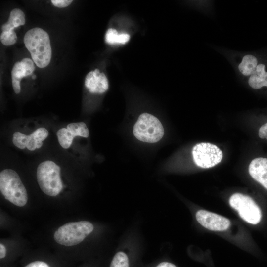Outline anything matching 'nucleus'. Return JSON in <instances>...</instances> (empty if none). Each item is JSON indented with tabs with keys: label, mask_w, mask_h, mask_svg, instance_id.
Masks as SVG:
<instances>
[{
	"label": "nucleus",
	"mask_w": 267,
	"mask_h": 267,
	"mask_svg": "<svg viewBox=\"0 0 267 267\" xmlns=\"http://www.w3.org/2000/svg\"><path fill=\"white\" fill-rule=\"evenodd\" d=\"M24 43L38 67L43 68L49 64L52 52L49 37L46 31L37 27L30 29L25 34Z\"/></svg>",
	"instance_id": "1"
},
{
	"label": "nucleus",
	"mask_w": 267,
	"mask_h": 267,
	"mask_svg": "<svg viewBox=\"0 0 267 267\" xmlns=\"http://www.w3.org/2000/svg\"><path fill=\"white\" fill-rule=\"evenodd\" d=\"M36 76L35 75H34L32 76V79H36Z\"/></svg>",
	"instance_id": "27"
},
{
	"label": "nucleus",
	"mask_w": 267,
	"mask_h": 267,
	"mask_svg": "<svg viewBox=\"0 0 267 267\" xmlns=\"http://www.w3.org/2000/svg\"><path fill=\"white\" fill-rule=\"evenodd\" d=\"M248 84L254 89H259L264 86L267 87V72L265 70V65L264 64L257 65L254 72L249 78Z\"/></svg>",
	"instance_id": "12"
},
{
	"label": "nucleus",
	"mask_w": 267,
	"mask_h": 267,
	"mask_svg": "<svg viewBox=\"0 0 267 267\" xmlns=\"http://www.w3.org/2000/svg\"><path fill=\"white\" fill-rule=\"evenodd\" d=\"M75 137L79 136L87 138L89 136V131L86 124L83 122L71 123L66 128Z\"/></svg>",
	"instance_id": "17"
},
{
	"label": "nucleus",
	"mask_w": 267,
	"mask_h": 267,
	"mask_svg": "<svg viewBox=\"0 0 267 267\" xmlns=\"http://www.w3.org/2000/svg\"><path fill=\"white\" fill-rule=\"evenodd\" d=\"M196 218L203 227L212 231H224L230 226V221L227 218L204 210L197 211Z\"/></svg>",
	"instance_id": "9"
},
{
	"label": "nucleus",
	"mask_w": 267,
	"mask_h": 267,
	"mask_svg": "<svg viewBox=\"0 0 267 267\" xmlns=\"http://www.w3.org/2000/svg\"><path fill=\"white\" fill-rule=\"evenodd\" d=\"M25 15L20 9L15 8L10 13L8 20L2 25V31L14 30V29L23 25L25 23Z\"/></svg>",
	"instance_id": "13"
},
{
	"label": "nucleus",
	"mask_w": 267,
	"mask_h": 267,
	"mask_svg": "<svg viewBox=\"0 0 267 267\" xmlns=\"http://www.w3.org/2000/svg\"><path fill=\"white\" fill-rule=\"evenodd\" d=\"M258 65V60L255 56L247 54L243 56L238 65V69L242 75L248 76L254 72Z\"/></svg>",
	"instance_id": "14"
},
{
	"label": "nucleus",
	"mask_w": 267,
	"mask_h": 267,
	"mask_svg": "<svg viewBox=\"0 0 267 267\" xmlns=\"http://www.w3.org/2000/svg\"><path fill=\"white\" fill-rule=\"evenodd\" d=\"M0 190L5 199L16 206L23 207L27 202L26 188L13 170L6 169L0 172Z\"/></svg>",
	"instance_id": "2"
},
{
	"label": "nucleus",
	"mask_w": 267,
	"mask_h": 267,
	"mask_svg": "<svg viewBox=\"0 0 267 267\" xmlns=\"http://www.w3.org/2000/svg\"><path fill=\"white\" fill-rule=\"evenodd\" d=\"M24 77L25 73L20 62H16L11 71V77L12 87L16 94L20 92V81Z\"/></svg>",
	"instance_id": "15"
},
{
	"label": "nucleus",
	"mask_w": 267,
	"mask_h": 267,
	"mask_svg": "<svg viewBox=\"0 0 267 267\" xmlns=\"http://www.w3.org/2000/svg\"><path fill=\"white\" fill-rule=\"evenodd\" d=\"M0 41L2 44L8 46L14 44L17 37L14 30L2 31L0 36Z\"/></svg>",
	"instance_id": "20"
},
{
	"label": "nucleus",
	"mask_w": 267,
	"mask_h": 267,
	"mask_svg": "<svg viewBox=\"0 0 267 267\" xmlns=\"http://www.w3.org/2000/svg\"><path fill=\"white\" fill-rule=\"evenodd\" d=\"M21 65L25 71L26 76L31 75L35 70L33 61L28 58H24L21 61Z\"/></svg>",
	"instance_id": "21"
},
{
	"label": "nucleus",
	"mask_w": 267,
	"mask_h": 267,
	"mask_svg": "<svg viewBox=\"0 0 267 267\" xmlns=\"http://www.w3.org/2000/svg\"><path fill=\"white\" fill-rule=\"evenodd\" d=\"M105 39V42L109 44H125L130 40V35L126 33L119 34L115 29L109 28L106 33Z\"/></svg>",
	"instance_id": "16"
},
{
	"label": "nucleus",
	"mask_w": 267,
	"mask_h": 267,
	"mask_svg": "<svg viewBox=\"0 0 267 267\" xmlns=\"http://www.w3.org/2000/svg\"><path fill=\"white\" fill-rule=\"evenodd\" d=\"M258 134L260 138L267 140V122L260 127Z\"/></svg>",
	"instance_id": "24"
},
{
	"label": "nucleus",
	"mask_w": 267,
	"mask_h": 267,
	"mask_svg": "<svg viewBox=\"0 0 267 267\" xmlns=\"http://www.w3.org/2000/svg\"><path fill=\"white\" fill-rule=\"evenodd\" d=\"M93 224L87 221L66 223L55 232L54 239L58 244L71 246L81 243L93 230Z\"/></svg>",
	"instance_id": "4"
},
{
	"label": "nucleus",
	"mask_w": 267,
	"mask_h": 267,
	"mask_svg": "<svg viewBox=\"0 0 267 267\" xmlns=\"http://www.w3.org/2000/svg\"><path fill=\"white\" fill-rule=\"evenodd\" d=\"M133 134L139 140L147 142L155 143L163 136V127L154 116L147 113L141 114L135 122Z\"/></svg>",
	"instance_id": "5"
},
{
	"label": "nucleus",
	"mask_w": 267,
	"mask_h": 267,
	"mask_svg": "<svg viewBox=\"0 0 267 267\" xmlns=\"http://www.w3.org/2000/svg\"><path fill=\"white\" fill-rule=\"evenodd\" d=\"M52 3L56 7L63 8L69 5L73 0H52Z\"/></svg>",
	"instance_id": "22"
},
{
	"label": "nucleus",
	"mask_w": 267,
	"mask_h": 267,
	"mask_svg": "<svg viewBox=\"0 0 267 267\" xmlns=\"http://www.w3.org/2000/svg\"><path fill=\"white\" fill-rule=\"evenodd\" d=\"M85 86L90 92L98 94L106 92L109 87L106 76L97 69L89 72L86 75Z\"/></svg>",
	"instance_id": "10"
},
{
	"label": "nucleus",
	"mask_w": 267,
	"mask_h": 267,
	"mask_svg": "<svg viewBox=\"0 0 267 267\" xmlns=\"http://www.w3.org/2000/svg\"><path fill=\"white\" fill-rule=\"evenodd\" d=\"M25 267H50L49 266L44 262L36 261L32 262L28 265H27Z\"/></svg>",
	"instance_id": "23"
},
{
	"label": "nucleus",
	"mask_w": 267,
	"mask_h": 267,
	"mask_svg": "<svg viewBox=\"0 0 267 267\" xmlns=\"http://www.w3.org/2000/svg\"><path fill=\"white\" fill-rule=\"evenodd\" d=\"M57 136L60 145L64 149L70 147L75 138L72 133L65 128H61L57 131Z\"/></svg>",
	"instance_id": "18"
},
{
	"label": "nucleus",
	"mask_w": 267,
	"mask_h": 267,
	"mask_svg": "<svg viewBox=\"0 0 267 267\" xmlns=\"http://www.w3.org/2000/svg\"><path fill=\"white\" fill-rule=\"evenodd\" d=\"M6 248L1 243L0 244V258L2 259L4 258L6 256Z\"/></svg>",
	"instance_id": "25"
},
{
	"label": "nucleus",
	"mask_w": 267,
	"mask_h": 267,
	"mask_svg": "<svg viewBox=\"0 0 267 267\" xmlns=\"http://www.w3.org/2000/svg\"><path fill=\"white\" fill-rule=\"evenodd\" d=\"M156 267H177L174 264L167 262H163L158 264Z\"/></svg>",
	"instance_id": "26"
},
{
	"label": "nucleus",
	"mask_w": 267,
	"mask_h": 267,
	"mask_svg": "<svg viewBox=\"0 0 267 267\" xmlns=\"http://www.w3.org/2000/svg\"><path fill=\"white\" fill-rule=\"evenodd\" d=\"M110 267H129V259L123 252H118L114 256Z\"/></svg>",
	"instance_id": "19"
},
{
	"label": "nucleus",
	"mask_w": 267,
	"mask_h": 267,
	"mask_svg": "<svg viewBox=\"0 0 267 267\" xmlns=\"http://www.w3.org/2000/svg\"><path fill=\"white\" fill-rule=\"evenodd\" d=\"M249 173L253 179L267 189V158L253 159L249 166Z\"/></svg>",
	"instance_id": "11"
},
{
	"label": "nucleus",
	"mask_w": 267,
	"mask_h": 267,
	"mask_svg": "<svg viewBox=\"0 0 267 267\" xmlns=\"http://www.w3.org/2000/svg\"><path fill=\"white\" fill-rule=\"evenodd\" d=\"M192 156L196 165L202 168H212L221 162L223 154L216 145L202 142L192 149Z\"/></svg>",
	"instance_id": "7"
},
{
	"label": "nucleus",
	"mask_w": 267,
	"mask_h": 267,
	"mask_svg": "<svg viewBox=\"0 0 267 267\" xmlns=\"http://www.w3.org/2000/svg\"><path fill=\"white\" fill-rule=\"evenodd\" d=\"M229 202L246 222L257 224L260 222L262 218L261 209L250 196L239 193H234L230 197Z\"/></svg>",
	"instance_id": "6"
},
{
	"label": "nucleus",
	"mask_w": 267,
	"mask_h": 267,
	"mask_svg": "<svg viewBox=\"0 0 267 267\" xmlns=\"http://www.w3.org/2000/svg\"><path fill=\"white\" fill-rule=\"evenodd\" d=\"M37 178L42 191L49 196H57L63 188L60 168L52 161H45L39 165Z\"/></svg>",
	"instance_id": "3"
},
{
	"label": "nucleus",
	"mask_w": 267,
	"mask_h": 267,
	"mask_svg": "<svg viewBox=\"0 0 267 267\" xmlns=\"http://www.w3.org/2000/svg\"><path fill=\"white\" fill-rule=\"evenodd\" d=\"M48 135V132L44 128H39L29 135L16 132L13 134L12 141L19 149H23L26 147L30 151H34L42 146V141L46 139Z\"/></svg>",
	"instance_id": "8"
}]
</instances>
